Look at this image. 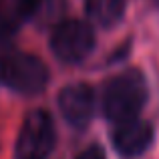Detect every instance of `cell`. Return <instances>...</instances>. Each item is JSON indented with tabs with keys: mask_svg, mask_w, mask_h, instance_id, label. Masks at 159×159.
<instances>
[{
	"mask_svg": "<svg viewBox=\"0 0 159 159\" xmlns=\"http://www.w3.org/2000/svg\"><path fill=\"white\" fill-rule=\"evenodd\" d=\"M147 101V85L139 70H125L113 77L103 89V113L111 123L139 117L141 109Z\"/></svg>",
	"mask_w": 159,
	"mask_h": 159,
	"instance_id": "6da1fadb",
	"label": "cell"
},
{
	"mask_svg": "<svg viewBox=\"0 0 159 159\" xmlns=\"http://www.w3.org/2000/svg\"><path fill=\"white\" fill-rule=\"evenodd\" d=\"M87 14L97 26L111 28L123 18L125 0H87Z\"/></svg>",
	"mask_w": 159,
	"mask_h": 159,
	"instance_id": "ba28073f",
	"label": "cell"
},
{
	"mask_svg": "<svg viewBox=\"0 0 159 159\" xmlns=\"http://www.w3.org/2000/svg\"><path fill=\"white\" fill-rule=\"evenodd\" d=\"M58 109L66 123L73 127H87L95 115V93L85 83H75L61 91Z\"/></svg>",
	"mask_w": 159,
	"mask_h": 159,
	"instance_id": "5b68a950",
	"label": "cell"
},
{
	"mask_svg": "<svg viewBox=\"0 0 159 159\" xmlns=\"http://www.w3.org/2000/svg\"><path fill=\"white\" fill-rule=\"evenodd\" d=\"M153 141V127L147 121L129 119L123 123H117L113 131V145L125 157H139L149 149Z\"/></svg>",
	"mask_w": 159,
	"mask_h": 159,
	"instance_id": "8992f818",
	"label": "cell"
},
{
	"mask_svg": "<svg viewBox=\"0 0 159 159\" xmlns=\"http://www.w3.org/2000/svg\"><path fill=\"white\" fill-rule=\"evenodd\" d=\"M54 147V125L47 111H32L16 139V159H44Z\"/></svg>",
	"mask_w": 159,
	"mask_h": 159,
	"instance_id": "277c9868",
	"label": "cell"
},
{
	"mask_svg": "<svg viewBox=\"0 0 159 159\" xmlns=\"http://www.w3.org/2000/svg\"><path fill=\"white\" fill-rule=\"evenodd\" d=\"M18 8L12 0H0V58H4L8 52H12V43H14L18 24L22 22Z\"/></svg>",
	"mask_w": 159,
	"mask_h": 159,
	"instance_id": "52a82bcc",
	"label": "cell"
},
{
	"mask_svg": "<svg viewBox=\"0 0 159 159\" xmlns=\"http://www.w3.org/2000/svg\"><path fill=\"white\" fill-rule=\"evenodd\" d=\"M0 81L20 95H39L48 83V70L40 58L26 52H8L0 58Z\"/></svg>",
	"mask_w": 159,
	"mask_h": 159,
	"instance_id": "7a4b0ae2",
	"label": "cell"
},
{
	"mask_svg": "<svg viewBox=\"0 0 159 159\" xmlns=\"http://www.w3.org/2000/svg\"><path fill=\"white\" fill-rule=\"evenodd\" d=\"M51 47L57 58L75 65L85 61L95 48V32L83 20H61L52 30Z\"/></svg>",
	"mask_w": 159,
	"mask_h": 159,
	"instance_id": "3957f363",
	"label": "cell"
},
{
	"mask_svg": "<svg viewBox=\"0 0 159 159\" xmlns=\"http://www.w3.org/2000/svg\"><path fill=\"white\" fill-rule=\"evenodd\" d=\"M77 159H105V153H103V149H101V147L93 145V147L85 149V151H83Z\"/></svg>",
	"mask_w": 159,
	"mask_h": 159,
	"instance_id": "9c48e42d",
	"label": "cell"
}]
</instances>
